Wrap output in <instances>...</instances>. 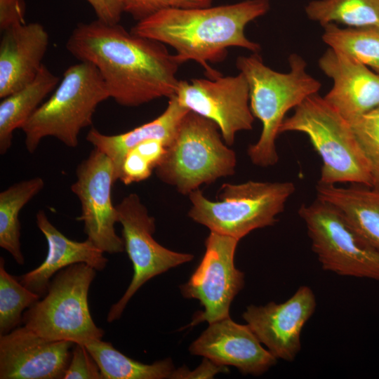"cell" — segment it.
<instances>
[{"instance_id": "1", "label": "cell", "mask_w": 379, "mask_h": 379, "mask_svg": "<svg viewBox=\"0 0 379 379\" xmlns=\"http://www.w3.org/2000/svg\"><path fill=\"white\" fill-rule=\"evenodd\" d=\"M66 48L80 61L96 67L109 98L124 107H138L175 95L180 64L166 45L127 31L119 23L99 19L81 22Z\"/></svg>"}, {"instance_id": "2", "label": "cell", "mask_w": 379, "mask_h": 379, "mask_svg": "<svg viewBox=\"0 0 379 379\" xmlns=\"http://www.w3.org/2000/svg\"><path fill=\"white\" fill-rule=\"evenodd\" d=\"M269 0H244L218 6L168 8L137 23L131 32L172 47L178 62L194 60L207 78L220 74L208 62L222 61L230 47L258 53L260 46L245 35L246 26L266 14Z\"/></svg>"}, {"instance_id": "3", "label": "cell", "mask_w": 379, "mask_h": 379, "mask_svg": "<svg viewBox=\"0 0 379 379\" xmlns=\"http://www.w3.org/2000/svg\"><path fill=\"white\" fill-rule=\"evenodd\" d=\"M288 63L289 71L281 73L267 66L258 53L237 59V67L248 85L251 112L262 123L259 139L248 148L251 162L260 167L278 161L276 140L286 114L321 87L320 81L308 74L300 55L291 54Z\"/></svg>"}, {"instance_id": "4", "label": "cell", "mask_w": 379, "mask_h": 379, "mask_svg": "<svg viewBox=\"0 0 379 379\" xmlns=\"http://www.w3.org/2000/svg\"><path fill=\"white\" fill-rule=\"evenodd\" d=\"M305 134L322 161L319 182L373 186L368 161L351 124L318 93L306 98L285 118L279 133Z\"/></svg>"}, {"instance_id": "5", "label": "cell", "mask_w": 379, "mask_h": 379, "mask_svg": "<svg viewBox=\"0 0 379 379\" xmlns=\"http://www.w3.org/2000/svg\"><path fill=\"white\" fill-rule=\"evenodd\" d=\"M108 98L106 85L95 65L80 61L69 66L49 98L22 126L27 150L34 153L46 137L76 147L81 131L92 124L97 107Z\"/></svg>"}, {"instance_id": "6", "label": "cell", "mask_w": 379, "mask_h": 379, "mask_svg": "<svg viewBox=\"0 0 379 379\" xmlns=\"http://www.w3.org/2000/svg\"><path fill=\"white\" fill-rule=\"evenodd\" d=\"M235 152L213 121L189 111L156 167L157 177L187 195L235 172Z\"/></svg>"}, {"instance_id": "7", "label": "cell", "mask_w": 379, "mask_h": 379, "mask_svg": "<svg viewBox=\"0 0 379 379\" xmlns=\"http://www.w3.org/2000/svg\"><path fill=\"white\" fill-rule=\"evenodd\" d=\"M220 190L218 201L199 190L191 192L188 215L212 232L240 240L254 230L273 225L295 187L291 182L250 180L225 183Z\"/></svg>"}, {"instance_id": "8", "label": "cell", "mask_w": 379, "mask_h": 379, "mask_svg": "<svg viewBox=\"0 0 379 379\" xmlns=\"http://www.w3.org/2000/svg\"><path fill=\"white\" fill-rule=\"evenodd\" d=\"M96 270L80 262L57 272L46 296L24 312V326L51 340L85 343L102 339L105 332L94 323L88 294Z\"/></svg>"}, {"instance_id": "9", "label": "cell", "mask_w": 379, "mask_h": 379, "mask_svg": "<svg viewBox=\"0 0 379 379\" xmlns=\"http://www.w3.org/2000/svg\"><path fill=\"white\" fill-rule=\"evenodd\" d=\"M298 214L324 270L379 281V251L335 208L317 198L311 204H302Z\"/></svg>"}, {"instance_id": "10", "label": "cell", "mask_w": 379, "mask_h": 379, "mask_svg": "<svg viewBox=\"0 0 379 379\" xmlns=\"http://www.w3.org/2000/svg\"><path fill=\"white\" fill-rule=\"evenodd\" d=\"M116 208L118 222L122 225L124 247L133 264V275L124 294L110 307L108 322L120 318L130 299L148 280L194 258L190 253L171 251L156 241L152 237L155 219L149 215L138 194L126 196Z\"/></svg>"}, {"instance_id": "11", "label": "cell", "mask_w": 379, "mask_h": 379, "mask_svg": "<svg viewBox=\"0 0 379 379\" xmlns=\"http://www.w3.org/2000/svg\"><path fill=\"white\" fill-rule=\"evenodd\" d=\"M239 240L211 231L202 260L188 281L180 286L186 298L199 300L204 310L194 316L190 326L211 324L230 317V307L244 286V274L234 265Z\"/></svg>"}, {"instance_id": "12", "label": "cell", "mask_w": 379, "mask_h": 379, "mask_svg": "<svg viewBox=\"0 0 379 379\" xmlns=\"http://www.w3.org/2000/svg\"><path fill=\"white\" fill-rule=\"evenodd\" d=\"M76 176L71 190L81 204L77 220L84 222L87 239L103 253H122L125 249L124 239L114 228L118 218L112 200V187L116 182L112 161L94 148L77 166Z\"/></svg>"}, {"instance_id": "13", "label": "cell", "mask_w": 379, "mask_h": 379, "mask_svg": "<svg viewBox=\"0 0 379 379\" xmlns=\"http://www.w3.org/2000/svg\"><path fill=\"white\" fill-rule=\"evenodd\" d=\"M175 96L189 111L215 122L227 145L234 143L238 132L253 128L249 88L241 72L215 79L180 80Z\"/></svg>"}, {"instance_id": "14", "label": "cell", "mask_w": 379, "mask_h": 379, "mask_svg": "<svg viewBox=\"0 0 379 379\" xmlns=\"http://www.w3.org/2000/svg\"><path fill=\"white\" fill-rule=\"evenodd\" d=\"M316 306L313 291L301 286L283 302L248 306L242 317L274 357L293 361L301 350L302 329Z\"/></svg>"}, {"instance_id": "15", "label": "cell", "mask_w": 379, "mask_h": 379, "mask_svg": "<svg viewBox=\"0 0 379 379\" xmlns=\"http://www.w3.org/2000/svg\"><path fill=\"white\" fill-rule=\"evenodd\" d=\"M74 343L46 339L27 326L0 335L1 379H62Z\"/></svg>"}, {"instance_id": "16", "label": "cell", "mask_w": 379, "mask_h": 379, "mask_svg": "<svg viewBox=\"0 0 379 379\" xmlns=\"http://www.w3.org/2000/svg\"><path fill=\"white\" fill-rule=\"evenodd\" d=\"M261 344L247 324H239L228 317L209 324L189 351L218 365L234 366L243 374L258 376L277 361Z\"/></svg>"}, {"instance_id": "17", "label": "cell", "mask_w": 379, "mask_h": 379, "mask_svg": "<svg viewBox=\"0 0 379 379\" xmlns=\"http://www.w3.org/2000/svg\"><path fill=\"white\" fill-rule=\"evenodd\" d=\"M318 64L333 82L324 99L350 124L379 107V74L331 48Z\"/></svg>"}, {"instance_id": "18", "label": "cell", "mask_w": 379, "mask_h": 379, "mask_svg": "<svg viewBox=\"0 0 379 379\" xmlns=\"http://www.w3.org/2000/svg\"><path fill=\"white\" fill-rule=\"evenodd\" d=\"M49 35L39 22L24 23L3 32L0 43V98L31 82L43 66Z\"/></svg>"}, {"instance_id": "19", "label": "cell", "mask_w": 379, "mask_h": 379, "mask_svg": "<svg viewBox=\"0 0 379 379\" xmlns=\"http://www.w3.org/2000/svg\"><path fill=\"white\" fill-rule=\"evenodd\" d=\"M36 223L46 239L48 252L39 267L18 277L30 291L44 295L53 275L76 263H86L98 271L106 267L108 260L101 250L87 239L77 241L67 238L50 222L44 211L37 212Z\"/></svg>"}, {"instance_id": "20", "label": "cell", "mask_w": 379, "mask_h": 379, "mask_svg": "<svg viewBox=\"0 0 379 379\" xmlns=\"http://www.w3.org/2000/svg\"><path fill=\"white\" fill-rule=\"evenodd\" d=\"M188 112L173 95L168 98L165 110L149 122L117 135L103 134L92 128L87 133L86 139L94 148L105 154L112 161L117 181L119 178L123 159L131 148L148 139L161 140L168 147Z\"/></svg>"}, {"instance_id": "21", "label": "cell", "mask_w": 379, "mask_h": 379, "mask_svg": "<svg viewBox=\"0 0 379 379\" xmlns=\"http://www.w3.org/2000/svg\"><path fill=\"white\" fill-rule=\"evenodd\" d=\"M316 190L317 199L335 208L379 251V189L356 184L343 187L318 182Z\"/></svg>"}, {"instance_id": "22", "label": "cell", "mask_w": 379, "mask_h": 379, "mask_svg": "<svg viewBox=\"0 0 379 379\" xmlns=\"http://www.w3.org/2000/svg\"><path fill=\"white\" fill-rule=\"evenodd\" d=\"M60 82L44 65L35 78L24 87L2 98L0 103V154L12 145L13 132L28 120Z\"/></svg>"}, {"instance_id": "23", "label": "cell", "mask_w": 379, "mask_h": 379, "mask_svg": "<svg viewBox=\"0 0 379 379\" xmlns=\"http://www.w3.org/2000/svg\"><path fill=\"white\" fill-rule=\"evenodd\" d=\"M41 177H34L11 185L0 193V246L7 251L19 265L25 259L21 251V209L44 187Z\"/></svg>"}, {"instance_id": "24", "label": "cell", "mask_w": 379, "mask_h": 379, "mask_svg": "<svg viewBox=\"0 0 379 379\" xmlns=\"http://www.w3.org/2000/svg\"><path fill=\"white\" fill-rule=\"evenodd\" d=\"M84 345L97 362L102 379L171 378L175 370L170 359L142 364L126 357L102 339L91 340Z\"/></svg>"}, {"instance_id": "25", "label": "cell", "mask_w": 379, "mask_h": 379, "mask_svg": "<svg viewBox=\"0 0 379 379\" xmlns=\"http://www.w3.org/2000/svg\"><path fill=\"white\" fill-rule=\"evenodd\" d=\"M323 27L321 38L329 48L379 74V26L342 28L330 23Z\"/></svg>"}, {"instance_id": "26", "label": "cell", "mask_w": 379, "mask_h": 379, "mask_svg": "<svg viewBox=\"0 0 379 379\" xmlns=\"http://www.w3.org/2000/svg\"><path fill=\"white\" fill-rule=\"evenodd\" d=\"M307 18L324 26H379V0H312L305 7Z\"/></svg>"}, {"instance_id": "27", "label": "cell", "mask_w": 379, "mask_h": 379, "mask_svg": "<svg viewBox=\"0 0 379 379\" xmlns=\"http://www.w3.org/2000/svg\"><path fill=\"white\" fill-rule=\"evenodd\" d=\"M40 295L23 286L6 272L0 258V335L11 332L22 320V312L37 302Z\"/></svg>"}, {"instance_id": "28", "label": "cell", "mask_w": 379, "mask_h": 379, "mask_svg": "<svg viewBox=\"0 0 379 379\" xmlns=\"http://www.w3.org/2000/svg\"><path fill=\"white\" fill-rule=\"evenodd\" d=\"M368 161L373 187L379 189V107L350 123Z\"/></svg>"}, {"instance_id": "29", "label": "cell", "mask_w": 379, "mask_h": 379, "mask_svg": "<svg viewBox=\"0 0 379 379\" xmlns=\"http://www.w3.org/2000/svg\"><path fill=\"white\" fill-rule=\"evenodd\" d=\"M124 13L137 22L168 8H190L210 6L213 0H120Z\"/></svg>"}, {"instance_id": "30", "label": "cell", "mask_w": 379, "mask_h": 379, "mask_svg": "<svg viewBox=\"0 0 379 379\" xmlns=\"http://www.w3.org/2000/svg\"><path fill=\"white\" fill-rule=\"evenodd\" d=\"M63 379H102L97 362L84 345L74 343Z\"/></svg>"}, {"instance_id": "31", "label": "cell", "mask_w": 379, "mask_h": 379, "mask_svg": "<svg viewBox=\"0 0 379 379\" xmlns=\"http://www.w3.org/2000/svg\"><path fill=\"white\" fill-rule=\"evenodd\" d=\"M154 169V166L147 157L132 148L123 159L119 180L124 185L140 182L147 179Z\"/></svg>"}, {"instance_id": "32", "label": "cell", "mask_w": 379, "mask_h": 379, "mask_svg": "<svg viewBox=\"0 0 379 379\" xmlns=\"http://www.w3.org/2000/svg\"><path fill=\"white\" fill-rule=\"evenodd\" d=\"M23 0H0V29L4 31L25 23Z\"/></svg>"}, {"instance_id": "33", "label": "cell", "mask_w": 379, "mask_h": 379, "mask_svg": "<svg viewBox=\"0 0 379 379\" xmlns=\"http://www.w3.org/2000/svg\"><path fill=\"white\" fill-rule=\"evenodd\" d=\"M227 371L228 369L225 366L218 365L205 357L201 365L194 371H190L184 366L174 370L171 378H213L217 373Z\"/></svg>"}, {"instance_id": "34", "label": "cell", "mask_w": 379, "mask_h": 379, "mask_svg": "<svg viewBox=\"0 0 379 379\" xmlns=\"http://www.w3.org/2000/svg\"><path fill=\"white\" fill-rule=\"evenodd\" d=\"M97 18L107 23H119L124 13L120 0H86Z\"/></svg>"}]
</instances>
